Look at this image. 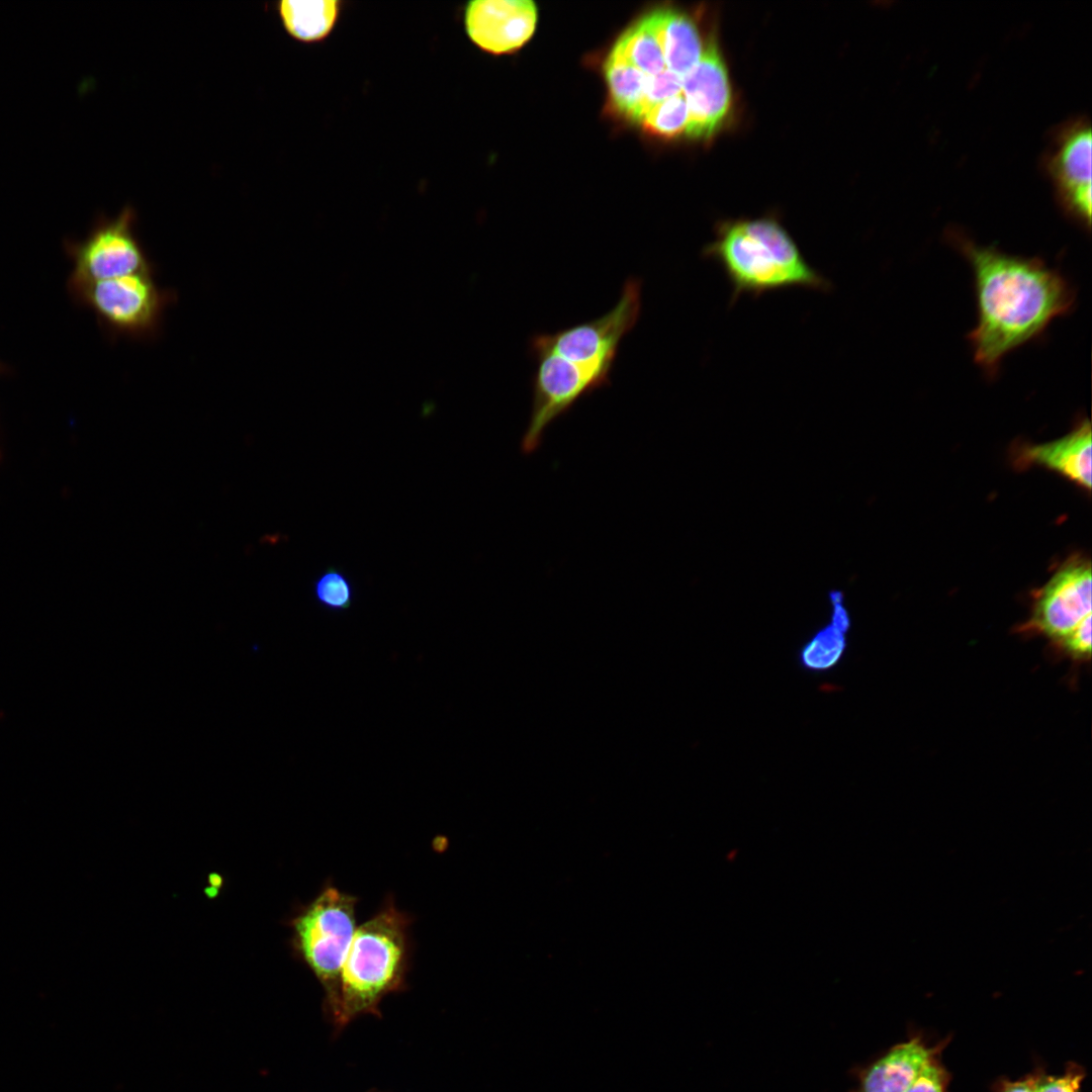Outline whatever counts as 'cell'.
Wrapping results in <instances>:
<instances>
[{
    "label": "cell",
    "mask_w": 1092,
    "mask_h": 1092,
    "mask_svg": "<svg viewBox=\"0 0 1092 1092\" xmlns=\"http://www.w3.org/2000/svg\"><path fill=\"white\" fill-rule=\"evenodd\" d=\"M949 238L973 270L978 321L968 338L974 359L994 375L1009 352L1072 308L1075 293L1058 270L1038 258L1008 255L956 232Z\"/></svg>",
    "instance_id": "cell-1"
},
{
    "label": "cell",
    "mask_w": 1092,
    "mask_h": 1092,
    "mask_svg": "<svg viewBox=\"0 0 1092 1092\" xmlns=\"http://www.w3.org/2000/svg\"><path fill=\"white\" fill-rule=\"evenodd\" d=\"M702 255L722 268L731 286L730 304L742 295L759 297L787 288L832 289L831 282L809 264L788 231L771 217L721 225Z\"/></svg>",
    "instance_id": "cell-2"
},
{
    "label": "cell",
    "mask_w": 1092,
    "mask_h": 1092,
    "mask_svg": "<svg viewBox=\"0 0 1092 1092\" xmlns=\"http://www.w3.org/2000/svg\"><path fill=\"white\" fill-rule=\"evenodd\" d=\"M412 921L389 896L372 917L357 926L342 967L333 1019L337 1026L361 1014L379 1015L383 997L403 990L411 965Z\"/></svg>",
    "instance_id": "cell-3"
},
{
    "label": "cell",
    "mask_w": 1092,
    "mask_h": 1092,
    "mask_svg": "<svg viewBox=\"0 0 1092 1092\" xmlns=\"http://www.w3.org/2000/svg\"><path fill=\"white\" fill-rule=\"evenodd\" d=\"M358 900L327 882L288 921L292 954L321 983L332 1019L339 1003L342 967L357 928Z\"/></svg>",
    "instance_id": "cell-4"
},
{
    "label": "cell",
    "mask_w": 1092,
    "mask_h": 1092,
    "mask_svg": "<svg viewBox=\"0 0 1092 1092\" xmlns=\"http://www.w3.org/2000/svg\"><path fill=\"white\" fill-rule=\"evenodd\" d=\"M154 276L136 273L72 288L111 334L148 340L160 333L165 310L176 298L160 288Z\"/></svg>",
    "instance_id": "cell-5"
},
{
    "label": "cell",
    "mask_w": 1092,
    "mask_h": 1092,
    "mask_svg": "<svg viewBox=\"0 0 1092 1092\" xmlns=\"http://www.w3.org/2000/svg\"><path fill=\"white\" fill-rule=\"evenodd\" d=\"M640 311L641 283L630 277L609 311L552 334H537L530 341V350L611 372L619 344L636 325Z\"/></svg>",
    "instance_id": "cell-6"
},
{
    "label": "cell",
    "mask_w": 1092,
    "mask_h": 1092,
    "mask_svg": "<svg viewBox=\"0 0 1092 1092\" xmlns=\"http://www.w3.org/2000/svg\"><path fill=\"white\" fill-rule=\"evenodd\" d=\"M532 408L521 441L524 454L535 452L547 428L581 397L605 386L610 371L568 361L549 352H534Z\"/></svg>",
    "instance_id": "cell-7"
},
{
    "label": "cell",
    "mask_w": 1092,
    "mask_h": 1092,
    "mask_svg": "<svg viewBox=\"0 0 1092 1092\" xmlns=\"http://www.w3.org/2000/svg\"><path fill=\"white\" fill-rule=\"evenodd\" d=\"M136 214L125 206L115 217L98 219L90 234L70 247L74 259L72 287L155 272L154 264L135 235Z\"/></svg>",
    "instance_id": "cell-8"
},
{
    "label": "cell",
    "mask_w": 1092,
    "mask_h": 1092,
    "mask_svg": "<svg viewBox=\"0 0 1092 1092\" xmlns=\"http://www.w3.org/2000/svg\"><path fill=\"white\" fill-rule=\"evenodd\" d=\"M1091 616V563L1075 555L1036 593L1025 627L1058 644Z\"/></svg>",
    "instance_id": "cell-9"
},
{
    "label": "cell",
    "mask_w": 1092,
    "mask_h": 1092,
    "mask_svg": "<svg viewBox=\"0 0 1092 1092\" xmlns=\"http://www.w3.org/2000/svg\"><path fill=\"white\" fill-rule=\"evenodd\" d=\"M1045 169L1063 209L1086 229L1091 225V126L1075 117L1055 129Z\"/></svg>",
    "instance_id": "cell-10"
},
{
    "label": "cell",
    "mask_w": 1092,
    "mask_h": 1092,
    "mask_svg": "<svg viewBox=\"0 0 1092 1092\" xmlns=\"http://www.w3.org/2000/svg\"><path fill=\"white\" fill-rule=\"evenodd\" d=\"M537 16L530 0H474L464 9V26L478 48L499 55L519 49L532 36Z\"/></svg>",
    "instance_id": "cell-11"
},
{
    "label": "cell",
    "mask_w": 1092,
    "mask_h": 1092,
    "mask_svg": "<svg viewBox=\"0 0 1092 1092\" xmlns=\"http://www.w3.org/2000/svg\"><path fill=\"white\" fill-rule=\"evenodd\" d=\"M681 93L689 108L686 133L693 138L710 136L726 117L731 100L727 71L713 39L699 62L681 78Z\"/></svg>",
    "instance_id": "cell-12"
},
{
    "label": "cell",
    "mask_w": 1092,
    "mask_h": 1092,
    "mask_svg": "<svg viewBox=\"0 0 1092 1092\" xmlns=\"http://www.w3.org/2000/svg\"><path fill=\"white\" fill-rule=\"evenodd\" d=\"M949 1038L929 1045L921 1034H913L889 1049L860 1074L857 1092H906L923 1067L942 1053Z\"/></svg>",
    "instance_id": "cell-13"
},
{
    "label": "cell",
    "mask_w": 1092,
    "mask_h": 1092,
    "mask_svg": "<svg viewBox=\"0 0 1092 1092\" xmlns=\"http://www.w3.org/2000/svg\"><path fill=\"white\" fill-rule=\"evenodd\" d=\"M1092 435L1088 420L1066 436L1042 444L1023 446L1018 463L1036 464L1057 471L1079 486L1091 488Z\"/></svg>",
    "instance_id": "cell-14"
},
{
    "label": "cell",
    "mask_w": 1092,
    "mask_h": 1092,
    "mask_svg": "<svg viewBox=\"0 0 1092 1092\" xmlns=\"http://www.w3.org/2000/svg\"><path fill=\"white\" fill-rule=\"evenodd\" d=\"M661 49L665 67L684 77L704 52L695 22L673 9H659L647 15Z\"/></svg>",
    "instance_id": "cell-15"
},
{
    "label": "cell",
    "mask_w": 1092,
    "mask_h": 1092,
    "mask_svg": "<svg viewBox=\"0 0 1092 1092\" xmlns=\"http://www.w3.org/2000/svg\"><path fill=\"white\" fill-rule=\"evenodd\" d=\"M340 2L337 0H283L277 11L285 30L295 39L315 42L324 39L334 28Z\"/></svg>",
    "instance_id": "cell-16"
},
{
    "label": "cell",
    "mask_w": 1092,
    "mask_h": 1092,
    "mask_svg": "<svg viewBox=\"0 0 1092 1092\" xmlns=\"http://www.w3.org/2000/svg\"><path fill=\"white\" fill-rule=\"evenodd\" d=\"M605 75L616 108L625 116L639 122L644 112L648 75L630 64L615 49L605 64Z\"/></svg>",
    "instance_id": "cell-17"
},
{
    "label": "cell",
    "mask_w": 1092,
    "mask_h": 1092,
    "mask_svg": "<svg viewBox=\"0 0 1092 1092\" xmlns=\"http://www.w3.org/2000/svg\"><path fill=\"white\" fill-rule=\"evenodd\" d=\"M849 632L829 619L799 647L797 662L800 668L813 674L833 671L847 652Z\"/></svg>",
    "instance_id": "cell-18"
},
{
    "label": "cell",
    "mask_w": 1092,
    "mask_h": 1092,
    "mask_svg": "<svg viewBox=\"0 0 1092 1092\" xmlns=\"http://www.w3.org/2000/svg\"><path fill=\"white\" fill-rule=\"evenodd\" d=\"M614 49L645 75L654 76L666 69L661 49L647 15L628 29Z\"/></svg>",
    "instance_id": "cell-19"
},
{
    "label": "cell",
    "mask_w": 1092,
    "mask_h": 1092,
    "mask_svg": "<svg viewBox=\"0 0 1092 1092\" xmlns=\"http://www.w3.org/2000/svg\"><path fill=\"white\" fill-rule=\"evenodd\" d=\"M316 604L330 613L349 610L355 600V586L349 576L336 566H328L312 582Z\"/></svg>",
    "instance_id": "cell-20"
},
{
    "label": "cell",
    "mask_w": 1092,
    "mask_h": 1092,
    "mask_svg": "<svg viewBox=\"0 0 1092 1092\" xmlns=\"http://www.w3.org/2000/svg\"><path fill=\"white\" fill-rule=\"evenodd\" d=\"M639 123L660 136L672 138L686 132L689 108L682 93L651 107Z\"/></svg>",
    "instance_id": "cell-21"
},
{
    "label": "cell",
    "mask_w": 1092,
    "mask_h": 1092,
    "mask_svg": "<svg viewBox=\"0 0 1092 1092\" xmlns=\"http://www.w3.org/2000/svg\"><path fill=\"white\" fill-rule=\"evenodd\" d=\"M1034 1092H1080L1086 1073L1083 1066L1069 1062L1062 1075H1048L1042 1067L1035 1068Z\"/></svg>",
    "instance_id": "cell-22"
},
{
    "label": "cell",
    "mask_w": 1092,
    "mask_h": 1092,
    "mask_svg": "<svg viewBox=\"0 0 1092 1092\" xmlns=\"http://www.w3.org/2000/svg\"><path fill=\"white\" fill-rule=\"evenodd\" d=\"M679 94H681V77L668 69L654 76H648L642 117L654 105Z\"/></svg>",
    "instance_id": "cell-23"
},
{
    "label": "cell",
    "mask_w": 1092,
    "mask_h": 1092,
    "mask_svg": "<svg viewBox=\"0 0 1092 1092\" xmlns=\"http://www.w3.org/2000/svg\"><path fill=\"white\" fill-rule=\"evenodd\" d=\"M940 1055L929 1060L906 1092H948L951 1075L942 1064Z\"/></svg>",
    "instance_id": "cell-24"
},
{
    "label": "cell",
    "mask_w": 1092,
    "mask_h": 1092,
    "mask_svg": "<svg viewBox=\"0 0 1092 1092\" xmlns=\"http://www.w3.org/2000/svg\"><path fill=\"white\" fill-rule=\"evenodd\" d=\"M1057 645L1075 659L1089 658L1091 655V618L1085 620Z\"/></svg>",
    "instance_id": "cell-25"
},
{
    "label": "cell",
    "mask_w": 1092,
    "mask_h": 1092,
    "mask_svg": "<svg viewBox=\"0 0 1092 1092\" xmlns=\"http://www.w3.org/2000/svg\"><path fill=\"white\" fill-rule=\"evenodd\" d=\"M1035 1069L1021 1079L1009 1080L1000 1078L995 1083L996 1092H1034Z\"/></svg>",
    "instance_id": "cell-26"
}]
</instances>
